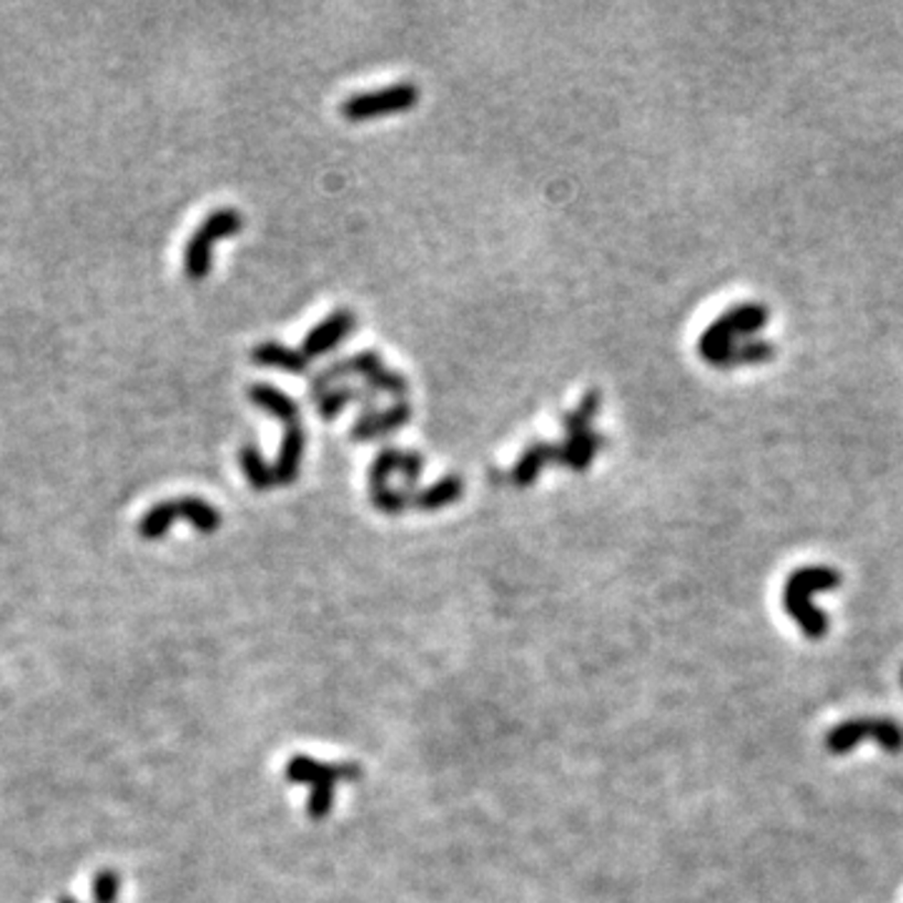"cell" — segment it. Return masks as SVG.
I'll list each match as a JSON object with an SVG mask.
<instances>
[{
    "mask_svg": "<svg viewBox=\"0 0 903 903\" xmlns=\"http://www.w3.org/2000/svg\"><path fill=\"white\" fill-rule=\"evenodd\" d=\"M768 307L761 304V301H745V304L728 309L700 334L698 354L702 362L716 369H725L738 340H751V336L763 332L768 326Z\"/></svg>",
    "mask_w": 903,
    "mask_h": 903,
    "instance_id": "6da1fadb",
    "label": "cell"
},
{
    "mask_svg": "<svg viewBox=\"0 0 903 903\" xmlns=\"http://www.w3.org/2000/svg\"><path fill=\"white\" fill-rule=\"evenodd\" d=\"M841 585V574L828 565H808V568H800L791 574L786 580V588H783V608L786 613L796 620V625L800 627L803 635H808L810 641H818L828 633V615L824 610H818L810 595L814 592H828Z\"/></svg>",
    "mask_w": 903,
    "mask_h": 903,
    "instance_id": "7a4b0ae2",
    "label": "cell"
},
{
    "mask_svg": "<svg viewBox=\"0 0 903 903\" xmlns=\"http://www.w3.org/2000/svg\"><path fill=\"white\" fill-rule=\"evenodd\" d=\"M364 771L357 763H319L316 759H309V755H294L287 763V781L297 783V786H309L312 788V796H309L307 814L314 820H322L330 816V810L334 806V788L340 781H359Z\"/></svg>",
    "mask_w": 903,
    "mask_h": 903,
    "instance_id": "3957f363",
    "label": "cell"
},
{
    "mask_svg": "<svg viewBox=\"0 0 903 903\" xmlns=\"http://www.w3.org/2000/svg\"><path fill=\"white\" fill-rule=\"evenodd\" d=\"M186 519V523L194 527V530L212 535L222 527V513L214 505H208L206 499L201 497H176L166 499L153 505L149 513L141 517L139 523V535L143 540H159V537L166 535L171 530V525L176 519Z\"/></svg>",
    "mask_w": 903,
    "mask_h": 903,
    "instance_id": "277c9868",
    "label": "cell"
},
{
    "mask_svg": "<svg viewBox=\"0 0 903 903\" xmlns=\"http://www.w3.org/2000/svg\"><path fill=\"white\" fill-rule=\"evenodd\" d=\"M244 229V216L236 208H216L201 222L198 229L191 234L184 251L186 277L201 281L212 271V249L218 239L234 236Z\"/></svg>",
    "mask_w": 903,
    "mask_h": 903,
    "instance_id": "5b68a950",
    "label": "cell"
},
{
    "mask_svg": "<svg viewBox=\"0 0 903 903\" xmlns=\"http://www.w3.org/2000/svg\"><path fill=\"white\" fill-rule=\"evenodd\" d=\"M866 738H873L889 753L903 751V728L891 718H853L846 720V723H838L828 731L826 748L834 755H846L856 745H861Z\"/></svg>",
    "mask_w": 903,
    "mask_h": 903,
    "instance_id": "8992f818",
    "label": "cell"
},
{
    "mask_svg": "<svg viewBox=\"0 0 903 903\" xmlns=\"http://www.w3.org/2000/svg\"><path fill=\"white\" fill-rule=\"evenodd\" d=\"M419 104V88L409 80H401V84L379 88V90H367V94H354L342 104V116L346 121L359 123L369 121V118L377 116H389V114H407Z\"/></svg>",
    "mask_w": 903,
    "mask_h": 903,
    "instance_id": "52a82bcc",
    "label": "cell"
},
{
    "mask_svg": "<svg viewBox=\"0 0 903 903\" xmlns=\"http://www.w3.org/2000/svg\"><path fill=\"white\" fill-rule=\"evenodd\" d=\"M379 369H385V359L379 357L377 352H359L352 354V357H344L340 362L330 364V367L314 374L312 379V397L319 399L324 391H330L334 385H346L350 377H362L369 379L372 374H377Z\"/></svg>",
    "mask_w": 903,
    "mask_h": 903,
    "instance_id": "ba28073f",
    "label": "cell"
},
{
    "mask_svg": "<svg viewBox=\"0 0 903 903\" xmlns=\"http://www.w3.org/2000/svg\"><path fill=\"white\" fill-rule=\"evenodd\" d=\"M412 419V405L407 399H397L395 405H389L387 409H369V412H362L357 417V422L352 424L350 437L352 442H372L379 440V437H387L391 432L401 430V427L409 424Z\"/></svg>",
    "mask_w": 903,
    "mask_h": 903,
    "instance_id": "9c48e42d",
    "label": "cell"
},
{
    "mask_svg": "<svg viewBox=\"0 0 903 903\" xmlns=\"http://www.w3.org/2000/svg\"><path fill=\"white\" fill-rule=\"evenodd\" d=\"M354 326H357V316H354L350 309H340V312L326 316L324 322H319L314 330L304 336L299 352L304 354L307 359L324 357V354L334 352L336 346L354 332Z\"/></svg>",
    "mask_w": 903,
    "mask_h": 903,
    "instance_id": "30bf717a",
    "label": "cell"
},
{
    "mask_svg": "<svg viewBox=\"0 0 903 903\" xmlns=\"http://www.w3.org/2000/svg\"><path fill=\"white\" fill-rule=\"evenodd\" d=\"M307 452V432L301 422L284 424V437H281L277 462L271 464L273 470V482L281 487L294 485L299 472H301V460H304Z\"/></svg>",
    "mask_w": 903,
    "mask_h": 903,
    "instance_id": "8fae6325",
    "label": "cell"
},
{
    "mask_svg": "<svg viewBox=\"0 0 903 903\" xmlns=\"http://www.w3.org/2000/svg\"><path fill=\"white\" fill-rule=\"evenodd\" d=\"M377 397H379L377 391L364 385V381L362 385H350V381H346V385H336L330 391H324V395L314 401H316L319 417L330 422V419L342 415V409H346L350 405H359L364 407V412H369V409H374V401H377Z\"/></svg>",
    "mask_w": 903,
    "mask_h": 903,
    "instance_id": "7c38bea8",
    "label": "cell"
},
{
    "mask_svg": "<svg viewBox=\"0 0 903 903\" xmlns=\"http://www.w3.org/2000/svg\"><path fill=\"white\" fill-rule=\"evenodd\" d=\"M600 450H605V437L595 430L570 434L558 444V462L572 472H588Z\"/></svg>",
    "mask_w": 903,
    "mask_h": 903,
    "instance_id": "4fadbf2b",
    "label": "cell"
},
{
    "mask_svg": "<svg viewBox=\"0 0 903 903\" xmlns=\"http://www.w3.org/2000/svg\"><path fill=\"white\" fill-rule=\"evenodd\" d=\"M550 464H560L558 462V444L555 442H533L527 450L519 454V460L515 462L513 467V482L517 487H533L537 477H540V472L545 467H550Z\"/></svg>",
    "mask_w": 903,
    "mask_h": 903,
    "instance_id": "5bb4252c",
    "label": "cell"
},
{
    "mask_svg": "<svg viewBox=\"0 0 903 903\" xmlns=\"http://www.w3.org/2000/svg\"><path fill=\"white\" fill-rule=\"evenodd\" d=\"M251 359L257 367H269V369H281L289 374H307L309 372V359L297 350H289V346L279 342H264L259 346H254Z\"/></svg>",
    "mask_w": 903,
    "mask_h": 903,
    "instance_id": "9a60e30c",
    "label": "cell"
},
{
    "mask_svg": "<svg viewBox=\"0 0 903 903\" xmlns=\"http://www.w3.org/2000/svg\"><path fill=\"white\" fill-rule=\"evenodd\" d=\"M249 399L254 407H259L267 415L277 417L279 422H284V424L299 422V405L287 395V391H281L271 385H251Z\"/></svg>",
    "mask_w": 903,
    "mask_h": 903,
    "instance_id": "2e32d148",
    "label": "cell"
},
{
    "mask_svg": "<svg viewBox=\"0 0 903 903\" xmlns=\"http://www.w3.org/2000/svg\"><path fill=\"white\" fill-rule=\"evenodd\" d=\"M464 495V482L458 474H450V477H442L432 482L430 487L417 490V495L412 499V507L422 509V513H434V509L450 507Z\"/></svg>",
    "mask_w": 903,
    "mask_h": 903,
    "instance_id": "e0dca14e",
    "label": "cell"
},
{
    "mask_svg": "<svg viewBox=\"0 0 903 903\" xmlns=\"http://www.w3.org/2000/svg\"><path fill=\"white\" fill-rule=\"evenodd\" d=\"M239 464L246 474V480H249L251 490L257 492H267L271 490L277 482H273V470L271 464L264 460V454L259 452L257 444H244L239 450Z\"/></svg>",
    "mask_w": 903,
    "mask_h": 903,
    "instance_id": "ac0fdd59",
    "label": "cell"
},
{
    "mask_svg": "<svg viewBox=\"0 0 903 903\" xmlns=\"http://www.w3.org/2000/svg\"><path fill=\"white\" fill-rule=\"evenodd\" d=\"M775 357V346L768 340H759V336H751V340H741L728 357V367H759V364H768Z\"/></svg>",
    "mask_w": 903,
    "mask_h": 903,
    "instance_id": "d6986e66",
    "label": "cell"
},
{
    "mask_svg": "<svg viewBox=\"0 0 903 903\" xmlns=\"http://www.w3.org/2000/svg\"><path fill=\"white\" fill-rule=\"evenodd\" d=\"M602 407V397L598 389H590L585 397H582L580 407L574 409V412H568L562 417V427H565V434H580V432H588L592 430V419L600 412Z\"/></svg>",
    "mask_w": 903,
    "mask_h": 903,
    "instance_id": "ffe728a7",
    "label": "cell"
},
{
    "mask_svg": "<svg viewBox=\"0 0 903 903\" xmlns=\"http://www.w3.org/2000/svg\"><path fill=\"white\" fill-rule=\"evenodd\" d=\"M399 454L401 450H397V447H385V450L374 458L369 467V497L389 490V477L397 472Z\"/></svg>",
    "mask_w": 903,
    "mask_h": 903,
    "instance_id": "44dd1931",
    "label": "cell"
},
{
    "mask_svg": "<svg viewBox=\"0 0 903 903\" xmlns=\"http://www.w3.org/2000/svg\"><path fill=\"white\" fill-rule=\"evenodd\" d=\"M364 385L372 387L374 391H377V395L395 397V401L405 399L407 391H409V381H407L405 374H397V372H391L387 367L379 369L377 374H372L369 379H364Z\"/></svg>",
    "mask_w": 903,
    "mask_h": 903,
    "instance_id": "7402d4cb",
    "label": "cell"
},
{
    "mask_svg": "<svg viewBox=\"0 0 903 903\" xmlns=\"http://www.w3.org/2000/svg\"><path fill=\"white\" fill-rule=\"evenodd\" d=\"M90 891H94V903H116L118 893H121V879L114 869H104L96 873Z\"/></svg>",
    "mask_w": 903,
    "mask_h": 903,
    "instance_id": "603a6c76",
    "label": "cell"
},
{
    "mask_svg": "<svg viewBox=\"0 0 903 903\" xmlns=\"http://www.w3.org/2000/svg\"><path fill=\"white\" fill-rule=\"evenodd\" d=\"M397 472L401 474V480H405V485H401V487L417 490V482H419V477H422V472H424V458H422V454H419V452L401 450Z\"/></svg>",
    "mask_w": 903,
    "mask_h": 903,
    "instance_id": "cb8c5ba5",
    "label": "cell"
},
{
    "mask_svg": "<svg viewBox=\"0 0 903 903\" xmlns=\"http://www.w3.org/2000/svg\"><path fill=\"white\" fill-rule=\"evenodd\" d=\"M58 903H78V901L73 899V896H61V899H58Z\"/></svg>",
    "mask_w": 903,
    "mask_h": 903,
    "instance_id": "d4e9b609",
    "label": "cell"
},
{
    "mask_svg": "<svg viewBox=\"0 0 903 903\" xmlns=\"http://www.w3.org/2000/svg\"><path fill=\"white\" fill-rule=\"evenodd\" d=\"M901 682H903V670H901Z\"/></svg>",
    "mask_w": 903,
    "mask_h": 903,
    "instance_id": "484cf974",
    "label": "cell"
}]
</instances>
